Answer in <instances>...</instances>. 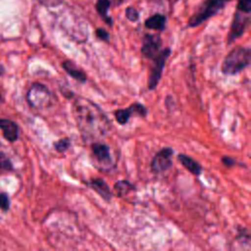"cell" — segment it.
Listing matches in <instances>:
<instances>
[{
    "label": "cell",
    "instance_id": "obj_1",
    "mask_svg": "<svg viewBox=\"0 0 251 251\" xmlns=\"http://www.w3.org/2000/svg\"><path fill=\"white\" fill-rule=\"evenodd\" d=\"M73 112L77 128L85 142L98 141L112 128V123L104 111L89 99L77 97L73 103Z\"/></svg>",
    "mask_w": 251,
    "mask_h": 251
},
{
    "label": "cell",
    "instance_id": "obj_2",
    "mask_svg": "<svg viewBox=\"0 0 251 251\" xmlns=\"http://www.w3.org/2000/svg\"><path fill=\"white\" fill-rule=\"evenodd\" d=\"M251 50L249 47L237 46L230 50L222 64V73L226 75H234L250 65Z\"/></svg>",
    "mask_w": 251,
    "mask_h": 251
},
{
    "label": "cell",
    "instance_id": "obj_3",
    "mask_svg": "<svg viewBox=\"0 0 251 251\" xmlns=\"http://www.w3.org/2000/svg\"><path fill=\"white\" fill-rule=\"evenodd\" d=\"M26 101L31 108L43 110L53 104V94L44 84L34 82L26 93Z\"/></svg>",
    "mask_w": 251,
    "mask_h": 251
},
{
    "label": "cell",
    "instance_id": "obj_4",
    "mask_svg": "<svg viewBox=\"0 0 251 251\" xmlns=\"http://www.w3.org/2000/svg\"><path fill=\"white\" fill-rule=\"evenodd\" d=\"M230 0H205L199 9L189 18L188 26L194 27L220 12Z\"/></svg>",
    "mask_w": 251,
    "mask_h": 251
},
{
    "label": "cell",
    "instance_id": "obj_5",
    "mask_svg": "<svg viewBox=\"0 0 251 251\" xmlns=\"http://www.w3.org/2000/svg\"><path fill=\"white\" fill-rule=\"evenodd\" d=\"M171 53H172L171 48L167 47L162 49L160 53L154 59H152L153 66L151 67V70L148 75V80H147V87L149 90H154L159 84L164 67L166 65V61L170 57Z\"/></svg>",
    "mask_w": 251,
    "mask_h": 251
},
{
    "label": "cell",
    "instance_id": "obj_6",
    "mask_svg": "<svg viewBox=\"0 0 251 251\" xmlns=\"http://www.w3.org/2000/svg\"><path fill=\"white\" fill-rule=\"evenodd\" d=\"M91 153L95 159L96 164L100 166L103 171H109L113 166V160L110 153V147L100 141L91 142Z\"/></svg>",
    "mask_w": 251,
    "mask_h": 251
},
{
    "label": "cell",
    "instance_id": "obj_7",
    "mask_svg": "<svg viewBox=\"0 0 251 251\" xmlns=\"http://www.w3.org/2000/svg\"><path fill=\"white\" fill-rule=\"evenodd\" d=\"M174 154V150L171 147H164L161 150H159L153 157L150 168L151 171L155 174H161L173 166V160L172 156Z\"/></svg>",
    "mask_w": 251,
    "mask_h": 251
},
{
    "label": "cell",
    "instance_id": "obj_8",
    "mask_svg": "<svg viewBox=\"0 0 251 251\" xmlns=\"http://www.w3.org/2000/svg\"><path fill=\"white\" fill-rule=\"evenodd\" d=\"M248 24H249L248 14L237 10L234 13L233 20L230 25V30L227 35V44L232 43L235 39L240 37L244 33L246 27L248 26Z\"/></svg>",
    "mask_w": 251,
    "mask_h": 251
},
{
    "label": "cell",
    "instance_id": "obj_9",
    "mask_svg": "<svg viewBox=\"0 0 251 251\" xmlns=\"http://www.w3.org/2000/svg\"><path fill=\"white\" fill-rule=\"evenodd\" d=\"M147 114H148L147 108L143 104L138 103V102H135V103L131 104L127 108L118 109L114 112V116H115L116 121L122 126L127 124L132 115H136L138 117L145 118L147 116Z\"/></svg>",
    "mask_w": 251,
    "mask_h": 251
},
{
    "label": "cell",
    "instance_id": "obj_10",
    "mask_svg": "<svg viewBox=\"0 0 251 251\" xmlns=\"http://www.w3.org/2000/svg\"><path fill=\"white\" fill-rule=\"evenodd\" d=\"M161 37L158 34H145L142 39L141 53L147 59H154L161 51Z\"/></svg>",
    "mask_w": 251,
    "mask_h": 251
},
{
    "label": "cell",
    "instance_id": "obj_11",
    "mask_svg": "<svg viewBox=\"0 0 251 251\" xmlns=\"http://www.w3.org/2000/svg\"><path fill=\"white\" fill-rule=\"evenodd\" d=\"M86 184L92 189L94 190L104 201L106 202H110L112 200L113 197V192L110 190L109 185L107 184V182L100 177H94V178H90Z\"/></svg>",
    "mask_w": 251,
    "mask_h": 251
},
{
    "label": "cell",
    "instance_id": "obj_12",
    "mask_svg": "<svg viewBox=\"0 0 251 251\" xmlns=\"http://www.w3.org/2000/svg\"><path fill=\"white\" fill-rule=\"evenodd\" d=\"M0 129H2L4 137L10 142L16 141L19 137V127L17 124L11 120L0 119Z\"/></svg>",
    "mask_w": 251,
    "mask_h": 251
},
{
    "label": "cell",
    "instance_id": "obj_13",
    "mask_svg": "<svg viewBox=\"0 0 251 251\" xmlns=\"http://www.w3.org/2000/svg\"><path fill=\"white\" fill-rule=\"evenodd\" d=\"M62 68L65 70V72L71 75L75 80L78 81V82H81V83H84L86 82V75L85 73L79 69L74 62L70 61V60H67V61H64L62 63Z\"/></svg>",
    "mask_w": 251,
    "mask_h": 251
},
{
    "label": "cell",
    "instance_id": "obj_14",
    "mask_svg": "<svg viewBox=\"0 0 251 251\" xmlns=\"http://www.w3.org/2000/svg\"><path fill=\"white\" fill-rule=\"evenodd\" d=\"M177 161L192 175L194 176H200L202 173V167L201 165L195 161L193 158H191L188 155L185 154H178L177 155Z\"/></svg>",
    "mask_w": 251,
    "mask_h": 251
},
{
    "label": "cell",
    "instance_id": "obj_15",
    "mask_svg": "<svg viewBox=\"0 0 251 251\" xmlns=\"http://www.w3.org/2000/svg\"><path fill=\"white\" fill-rule=\"evenodd\" d=\"M113 190H114L113 194H115L117 197L122 198L126 196L129 192L135 190V186L133 185V183H131L126 179H121L115 182L113 186Z\"/></svg>",
    "mask_w": 251,
    "mask_h": 251
},
{
    "label": "cell",
    "instance_id": "obj_16",
    "mask_svg": "<svg viewBox=\"0 0 251 251\" xmlns=\"http://www.w3.org/2000/svg\"><path fill=\"white\" fill-rule=\"evenodd\" d=\"M145 26L149 29H155V30H164L166 25V18L165 16L161 14H155L151 17H149L145 23Z\"/></svg>",
    "mask_w": 251,
    "mask_h": 251
},
{
    "label": "cell",
    "instance_id": "obj_17",
    "mask_svg": "<svg viewBox=\"0 0 251 251\" xmlns=\"http://www.w3.org/2000/svg\"><path fill=\"white\" fill-rule=\"evenodd\" d=\"M110 8V0H97L96 10L100 17L107 23V25H112V18L108 16V10Z\"/></svg>",
    "mask_w": 251,
    "mask_h": 251
},
{
    "label": "cell",
    "instance_id": "obj_18",
    "mask_svg": "<svg viewBox=\"0 0 251 251\" xmlns=\"http://www.w3.org/2000/svg\"><path fill=\"white\" fill-rule=\"evenodd\" d=\"M55 150L59 153H64L66 151L69 150V148L71 147V139L68 137H64L59 139L58 141L54 142L53 144Z\"/></svg>",
    "mask_w": 251,
    "mask_h": 251
},
{
    "label": "cell",
    "instance_id": "obj_19",
    "mask_svg": "<svg viewBox=\"0 0 251 251\" xmlns=\"http://www.w3.org/2000/svg\"><path fill=\"white\" fill-rule=\"evenodd\" d=\"M13 170L12 163L10 159L0 151V172H10Z\"/></svg>",
    "mask_w": 251,
    "mask_h": 251
},
{
    "label": "cell",
    "instance_id": "obj_20",
    "mask_svg": "<svg viewBox=\"0 0 251 251\" xmlns=\"http://www.w3.org/2000/svg\"><path fill=\"white\" fill-rule=\"evenodd\" d=\"M237 10L249 14L251 11V0H238Z\"/></svg>",
    "mask_w": 251,
    "mask_h": 251
},
{
    "label": "cell",
    "instance_id": "obj_21",
    "mask_svg": "<svg viewBox=\"0 0 251 251\" xmlns=\"http://www.w3.org/2000/svg\"><path fill=\"white\" fill-rule=\"evenodd\" d=\"M126 17L130 22H136L138 20V18H139V14H138V12L134 8L127 7L126 9Z\"/></svg>",
    "mask_w": 251,
    "mask_h": 251
},
{
    "label": "cell",
    "instance_id": "obj_22",
    "mask_svg": "<svg viewBox=\"0 0 251 251\" xmlns=\"http://www.w3.org/2000/svg\"><path fill=\"white\" fill-rule=\"evenodd\" d=\"M10 207V199L8 195L4 192L0 193V209L3 211H7Z\"/></svg>",
    "mask_w": 251,
    "mask_h": 251
},
{
    "label": "cell",
    "instance_id": "obj_23",
    "mask_svg": "<svg viewBox=\"0 0 251 251\" xmlns=\"http://www.w3.org/2000/svg\"><path fill=\"white\" fill-rule=\"evenodd\" d=\"M96 36L99 39L103 40V41H106V42L109 41V33L104 28H97L96 29Z\"/></svg>",
    "mask_w": 251,
    "mask_h": 251
},
{
    "label": "cell",
    "instance_id": "obj_24",
    "mask_svg": "<svg viewBox=\"0 0 251 251\" xmlns=\"http://www.w3.org/2000/svg\"><path fill=\"white\" fill-rule=\"evenodd\" d=\"M222 162L223 164L227 167V168H231V167H234L235 164H236V160L230 156H224L222 158Z\"/></svg>",
    "mask_w": 251,
    "mask_h": 251
},
{
    "label": "cell",
    "instance_id": "obj_25",
    "mask_svg": "<svg viewBox=\"0 0 251 251\" xmlns=\"http://www.w3.org/2000/svg\"><path fill=\"white\" fill-rule=\"evenodd\" d=\"M39 3L46 7H56L62 4L63 0H37Z\"/></svg>",
    "mask_w": 251,
    "mask_h": 251
},
{
    "label": "cell",
    "instance_id": "obj_26",
    "mask_svg": "<svg viewBox=\"0 0 251 251\" xmlns=\"http://www.w3.org/2000/svg\"><path fill=\"white\" fill-rule=\"evenodd\" d=\"M3 74V69L0 67V75Z\"/></svg>",
    "mask_w": 251,
    "mask_h": 251
},
{
    "label": "cell",
    "instance_id": "obj_27",
    "mask_svg": "<svg viewBox=\"0 0 251 251\" xmlns=\"http://www.w3.org/2000/svg\"><path fill=\"white\" fill-rule=\"evenodd\" d=\"M2 102V96H1V94H0V103Z\"/></svg>",
    "mask_w": 251,
    "mask_h": 251
}]
</instances>
